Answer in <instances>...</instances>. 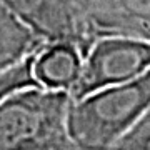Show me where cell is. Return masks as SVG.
Returning a JSON list of instances; mask_svg holds the SVG:
<instances>
[{
	"label": "cell",
	"mask_w": 150,
	"mask_h": 150,
	"mask_svg": "<svg viewBox=\"0 0 150 150\" xmlns=\"http://www.w3.org/2000/svg\"><path fill=\"white\" fill-rule=\"evenodd\" d=\"M150 107V69L132 80L72 100L67 132L75 149H113Z\"/></svg>",
	"instance_id": "1"
},
{
	"label": "cell",
	"mask_w": 150,
	"mask_h": 150,
	"mask_svg": "<svg viewBox=\"0 0 150 150\" xmlns=\"http://www.w3.org/2000/svg\"><path fill=\"white\" fill-rule=\"evenodd\" d=\"M69 90L25 87L0 102V150H74L67 132Z\"/></svg>",
	"instance_id": "2"
},
{
	"label": "cell",
	"mask_w": 150,
	"mask_h": 150,
	"mask_svg": "<svg viewBox=\"0 0 150 150\" xmlns=\"http://www.w3.org/2000/svg\"><path fill=\"white\" fill-rule=\"evenodd\" d=\"M150 69V40L125 35H103L93 40L82 59L79 77L70 87V98L108 85L132 80Z\"/></svg>",
	"instance_id": "3"
},
{
	"label": "cell",
	"mask_w": 150,
	"mask_h": 150,
	"mask_svg": "<svg viewBox=\"0 0 150 150\" xmlns=\"http://www.w3.org/2000/svg\"><path fill=\"white\" fill-rule=\"evenodd\" d=\"M18 18L47 43H72L85 55L92 40L87 35L80 0H2Z\"/></svg>",
	"instance_id": "4"
},
{
	"label": "cell",
	"mask_w": 150,
	"mask_h": 150,
	"mask_svg": "<svg viewBox=\"0 0 150 150\" xmlns=\"http://www.w3.org/2000/svg\"><path fill=\"white\" fill-rule=\"evenodd\" d=\"M88 38L125 35L150 40V0H80Z\"/></svg>",
	"instance_id": "5"
},
{
	"label": "cell",
	"mask_w": 150,
	"mask_h": 150,
	"mask_svg": "<svg viewBox=\"0 0 150 150\" xmlns=\"http://www.w3.org/2000/svg\"><path fill=\"white\" fill-rule=\"evenodd\" d=\"M82 59V52L72 43H45L33 57V77L40 87L54 90H70L79 77Z\"/></svg>",
	"instance_id": "6"
},
{
	"label": "cell",
	"mask_w": 150,
	"mask_h": 150,
	"mask_svg": "<svg viewBox=\"0 0 150 150\" xmlns=\"http://www.w3.org/2000/svg\"><path fill=\"white\" fill-rule=\"evenodd\" d=\"M45 43L0 0V72L35 54Z\"/></svg>",
	"instance_id": "7"
},
{
	"label": "cell",
	"mask_w": 150,
	"mask_h": 150,
	"mask_svg": "<svg viewBox=\"0 0 150 150\" xmlns=\"http://www.w3.org/2000/svg\"><path fill=\"white\" fill-rule=\"evenodd\" d=\"M35 54L28 55L27 59L20 60L18 64H15L10 69L0 72V102L7 95L20 90V88L38 85L37 80H35V77H33V72H32V62H33Z\"/></svg>",
	"instance_id": "8"
},
{
	"label": "cell",
	"mask_w": 150,
	"mask_h": 150,
	"mask_svg": "<svg viewBox=\"0 0 150 150\" xmlns=\"http://www.w3.org/2000/svg\"><path fill=\"white\" fill-rule=\"evenodd\" d=\"M113 149H149L150 150V107L127 134L120 137Z\"/></svg>",
	"instance_id": "9"
},
{
	"label": "cell",
	"mask_w": 150,
	"mask_h": 150,
	"mask_svg": "<svg viewBox=\"0 0 150 150\" xmlns=\"http://www.w3.org/2000/svg\"><path fill=\"white\" fill-rule=\"evenodd\" d=\"M80 12H82V10H80Z\"/></svg>",
	"instance_id": "10"
}]
</instances>
